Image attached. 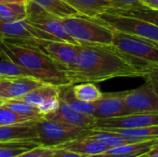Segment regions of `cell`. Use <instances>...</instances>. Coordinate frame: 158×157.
Segmentation results:
<instances>
[{
  "label": "cell",
  "instance_id": "cell-1",
  "mask_svg": "<svg viewBox=\"0 0 158 157\" xmlns=\"http://www.w3.org/2000/svg\"><path fill=\"white\" fill-rule=\"evenodd\" d=\"M153 64L112 45L81 44L75 63L65 70L70 84L103 82L115 78H145Z\"/></svg>",
  "mask_w": 158,
  "mask_h": 157
},
{
  "label": "cell",
  "instance_id": "cell-2",
  "mask_svg": "<svg viewBox=\"0 0 158 157\" xmlns=\"http://www.w3.org/2000/svg\"><path fill=\"white\" fill-rule=\"evenodd\" d=\"M0 54L1 59L10 60L26 68L44 83L56 86L70 84L65 70L37 49L0 40Z\"/></svg>",
  "mask_w": 158,
  "mask_h": 157
},
{
  "label": "cell",
  "instance_id": "cell-3",
  "mask_svg": "<svg viewBox=\"0 0 158 157\" xmlns=\"http://www.w3.org/2000/svg\"><path fill=\"white\" fill-rule=\"evenodd\" d=\"M69 34L80 44L112 45L114 30L95 19L74 16L61 19Z\"/></svg>",
  "mask_w": 158,
  "mask_h": 157
},
{
  "label": "cell",
  "instance_id": "cell-4",
  "mask_svg": "<svg viewBox=\"0 0 158 157\" xmlns=\"http://www.w3.org/2000/svg\"><path fill=\"white\" fill-rule=\"evenodd\" d=\"M4 41L37 49L48 56L64 70H66L75 63L81 45L66 42L44 40L37 38H17L7 39Z\"/></svg>",
  "mask_w": 158,
  "mask_h": 157
},
{
  "label": "cell",
  "instance_id": "cell-5",
  "mask_svg": "<svg viewBox=\"0 0 158 157\" xmlns=\"http://www.w3.org/2000/svg\"><path fill=\"white\" fill-rule=\"evenodd\" d=\"M95 19L115 31L143 39L158 42V26L146 20L116 14L111 11L99 15L95 18Z\"/></svg>",
  "mask_w": 158,
  "mask_h": 157
},
{
  "label": "cell",
  "instance_id": "cell-6",
  "mask_svg": "<svg viewBox=\"0 0 158 157\" xmlns=\"http://www.w3.org/2000/svg\"><path fill=\"white\" fill-rule=\"evenodd\" d=\"M38 134V143L47 147H56L71 140L85 136L88 130L66 123L39 118L34 122Z\"/></svg>",
  "mask_w": 158,
  "mask_h": 157
},
{
  "label": "cell",
  "instance_id": "cell-7",
  "mask_svg": "<svg viewBox=\"0 0 158 157\" xmlns=\"http://www.w3.org/2000/svg\"><path fill=\"white\" fill-rule=\"evenodd\" d=\"M27 21L44 32V40L80 44L69 34L61 19L51 16L30 1L27 4Z\"/></svg>",
  "mask_w": 158,
  "mask_h": 157
},
{
  "label": "cell",
  "instance_id": "cell-8",
  "mask_svg": "<svg viewBox=\"0 0 158 157\" xmlns=\"http://www.w3.org/2000/svg\"><path fill=\"white\" fill-rule=\"evenodd\" d=\"M113 45L136 59L158 65V48L150 42V40L114 30Z\"/></svg>",
  "mask_w": 158,
  "mask_h": 157
},
{
  "label": "cell",
  "instance_id": "cell-9",
  "mask_svg": "<svg viewBox=\"0 0 158 157\" xmlns=\"http://www.w3.org/2000/svg\"><path fill=\"white\" fill-rule=\"evenodd\" d=\"M123 99L132 114L158 113V97L147 80L142 86L123 92Z\"/></svg>",
  "mask_w": 158,
  "mask_h": 157
},
{
  "label": "cell",
  "instance_id": "cell-10",
  "mask_svg": "<svg viewBox=\"0 0 158 157\" xmlns=\"http://www.w3.org/2000/svg\"><path fill=\"white\" fill-rule=\"evenodd\" d=\"M158 126V113H137L123 117L97 119L91 130L137 129Z\"/></svg>",
  "mask_w": 158,
  "mask_h": 157
},
{
  "label": "cell",
  "instance_id": "cell-11",
  "mask_svg": "<svg viewBox=\"0 0 158 157\" xmlns=\"http://www.w3.org/2000/svg\"><path fill=\"white\" fill-rule=\"evenodd\" d=\"M132 114L126 106L123 99V92L103 93L102 97L95 102L94 117L96 119L112 118Z\"/></svg>",
  "mask_w": 158,
  "mask_h": 157
},
{
  "label": "cell",
  "instance_id": "cell-12",
  "mask_svg": "<svg viewBox=\"0 0 158 157\" xmlns=\"http://www.w3.org/2000/svg\"><path fill=\"white\" fill-rule=\"evenodd\" d=\"M44 118L66 123L85 130H91L94 127L95 121L97 120L92 115L82 114L74 110L61 99L59 107L55 112L44 116Z\"/></svg>",
  "mask_w": 158,
  "mask_h": 157
},
{
  "label": "cell",
  "instance_id": "cell-13",
  "mask_svg": "<svg viewBox=\"0 0 158 157\" xmlns=\"http://www.w3.org/2000/svg\"><path fill=\"white\" fill-rule=\"evenodd\" d=\"M55 148L66 149V150L77 153L79 155H81L85 157L99 155V154L106 152L109 149V147L106 144L97 140L89 138L87 136H82L77 139L71 140Z\"/></svg>",
  "mask_w": 158,
  "mask_h": 157
},
{
  "label": "cell",
  "instance_id": "cell-14",
  "mask_svg": "<svg viewBox=\"0 0 158 157\" xmlns=\"http://www.w3.org/2000/svg\"><path fill=\"white\" fill-rule=\"evenodd\" d=\"M34 122L35 120L20 124L0 126V142L28 140L38 142V134Z\"/></svg>",
  "mask_w": 158,
  "mask_h": 157
},
{
  "label": "cell",
  "instance_id": "cell-15",
  "mask_svg": "<svg viewBox=\"0 0 158 157\" xmlns=\"http://www.w3.org/2000/svg\"><path fill=\"white\" fill-rule=\"evenodd\" d=\"M44 82L32 78V77H18L10 80L9 84L6 87L1 94V98L5 100L8 99H19L31 93V91L42 86Z\"/></svg>",
  "mask_w": 158,
  "mask_h": 157
},
{
  "label": "cell",
  "instance_id": "cell-16",
  "mask_svg": "<svg viewBox=\"0 0 158 157\" xmlns=\"http://www.w3.org/2000/svg\"><path fill=\"white\" fill-rule=\"evenodd\" d=\"M81 16L95 19L99 15L112 9L109 0H63Z\"/></svg>",
  "mask_w": 158,
  "mask_h": 157
},
{
  "label": "cell",
  "instance_id": "cell-17",
  "mask_svg": "<svg viewBox=\"0 0 158 157\" xmlns=\"http://www.w3.org/2000/svg\"><path fill=\"white\" fill-rule=\"evenodd\" d=\"M44 12L51 16L65 19L74 16H81L73 7L68 5L63 0H29Z\"/></svg>",
  "mask_w": 158,
  "mask_h": 157
},
{
  "label": "cell",
  "instance_id": "cell-18",
  "mask_svg": "<svg viewBox=\"0 0 158 157\" xmlns=\"http://www.w3.org/2000/svg\"><path fill=\"white\" fill-rule=\"evenodd\" d=\"M17 38H32L31 24L27 19L14 22H4L0 20V40Z\"/></svg>",
  "mask_w": 158,
  "mask_h": 157
},
{
  "label": "cell",
  "instance_id": "cell-19",
  "mask_svg": "<svg viewBox=\"0 0 158 157\" xmlns=\"http://www.w3.org/2000/svg\"><path fill=\"white\" fill-rule=\"evenodd\" d=\"M59 98L65 103H67L71 108H73L74 110L80 113L92 115V116L94 113L95 103H89L78 99L73 93V89L71 84L59 87Z\"/></svg>",
  "mask_w": 158,
  "mask_h": 157
},
{
  "label": "cell",
  "instance_id": "cell-20",
  "mask_svg": "<svg viewBox=\"0 0 158 157\" xmlns=\"http://www.w3.org/2000/svg\"><path fill=\"white\" fill-rule=\"evenodd\" d=\"M59 87L60 86L44 83L42 86L38 87L37 89L31 91L23 97L19 98V100L32 106L38 107L42 103H44L48 98L59 96Z\"/></svg>",
  "mask_w": 158,
  "mask_h": 157
},
{
  "label": "cell",
  "instance_id": "cell-21",
  "mask_svg": "<svg viewBox=\"0 0 158 157\" xmlns=\"http://www.w3.org/2000/svg\"><path fill=\"white\" fill-rule=\"evenodd\" d=\"M38 145L41 144L32 140L0 142V157H18Z\"/></svg>",
  "mask_w": 158,
  "mask_h": 157
},
{
  "label": "cell",
  "instance_id": "cell-22",
  "mask_svg": "<svg viewBox=\"0 0 158 157\" xmlns=\"http://www.w3.org/2000/svg\"><path fill=\"white\" fill-rule=\"evenodd\" d=\"M28 16L27 4L23 3H0V20L14 22L25 19Z\"/></svg>",
  "mask_w": 158,
  "mask_h": 157
},
{
  "label": "cell",
  "instance_id": "cell-23",
  "mask_svg": "<svg viewBox=\"0 0 158 157\" xmlns=\"http://www.w3.org/2000/svg\"><path fill=\"white\" fill-rule=\"evenodd\" d=\"M158 139L142 140L131 143L109 148L106 153L110 154H120V155H134V154H145L149 153L153 145L157 142Z\"/></svg>",
  "mask_w": 158,
  "mask_h": 157
},
{
  "label": "cell",
  "instance_id": "cell-24",
  "mask_svg": "<svg viewBox=\"0 0 158 157\" xmlns=\"http://www.w3.org/2000/svg\"><path fill=\"white\" fill-rule=\"evenodd\" d=\"M74 95L85 102L95 103L97 102L103 95V93L99 90V88L93 82H81L72 85Z\"/></svg>",
  "mask_w": 158,
  "mask_h": 157
},
{
  "label": "cell",
  "instance_id": "cell-25",
  "mask_svg": "<svg viewBox=\"0 0 158 157\" xmlns=\"http://www.w3.org/2000/svg\"><path fill=\"white\" fill-rule=\"evenodd\" d=\"M109 11L119 15L138 18L158 26V9H154L142 6L130 9H110Z\"/></svg>",
  "mask_w": 158,
  "mask_h": 157
},
{
  "label": "cell",
  "instance_id": "cell-26",
  "mask_svg": "<svg viewBox=\"0 0 158 157\" xmlns=\"http://www.w3.org/2000/svg\"><path fill=\"white\" fill-rule=\"evenodd\" d=\"M4 105L8 107L13 112H15L20 116H23V117L31 118L33 119H39V118H44L36 106H32L19 99L6 100Z\"/></svg>",
  "mask_w": 158,
  "mask_h": 157
},
{
  "label": "cell",
  "instance_id": "cell-27",
  "mask_svg": "<svg viewBox=\"0 0 158 157\" xmlns=\"http://www.w3.org/2000/svg\"><path fill=\"white\" fill-rule=\"evenodd\" d=\"M26 76L34 78L29 70L19 66L18 64L4 58L0 60V77L6 79H14Z\"/></svg>",
  "mask_w": 158,
  "mask_h": 157
},
{
  "label": "cell",
  "instance_id": "cell-28",
  "mask_svg": "<svg viewBox=\"0 0 158 157\" xmlns=\"http://www.w3.org/2000/svg\"><path fill=\"white\" fill-rule=\"evenodd\" d=\"M36 119L20 116L8 107L5 106L4 105L0 106V126H7V125H14V124H20L30 121H34Z\"/></svg>",
  "mask_w": 158,
  "mask_h": 157
},
{
  "label": "cell",
  "instance_id": "cell-29",
  "mask_svg": "<svg viewBox=\"0 0 158 157\" xmlns=\"http://www.w3.org/2000/svg\"><path fill=\"white\" fill-rule=\"evenodd\" d=\"M55 147L38 145L18 157H53Z\"/></svg>",
  "mask_w": 158,
  "mask_h": 157
},
{
  "label": "cell",
  "instance_id": "cell-30",
  "mask_svg": "<svg viewBox=\"0 0 158 157\" xmlns=\"http://www.w3.org/2000/svg\"><path fill=\"white\" fill-rule=\"evenodd\" d=\"M59 105H60V98L59 96H56V97L48 98L44 103H42L37 108L39 109L41 115L44 117L48 114L55 112L59 107Z\"/></svg>",
  "mask_w": 158,
  "mask_h": 157
},
{
  "label": "cell",
  "instance_id": "cell-31",
  "mask_svg": "<svg viewBox=\"0 0 158 157\" xmlns=\"http://www.w3.org/2000/svg\"><path fill=\"white\" fill-rule=\"evenodd\" d=\"M112 4V9H130L142 6L140 0H109Z\"/></svg>",
  "mask_w": 158,
  "mask_h": 157
},
{
  "label": "cell",
  "instance_id": "cell-32",
  "mask_svg": "<svg viewBox=\"0 0 158 157\" xmlns=\"http://www.w3.org/2000/svg\"><path fill=\"white\" fill-rule=\"evenodd\" d=\"M53 157H85L81 155H79L77 153L62 149V148H55V152Z\"/></svg>",
  "mask_w": 158,
  "mask_h": 157
},
{
  "label": "cell",
  "instance_id": "cell-33",
  "mask_svg": "<svg viewBox=\"0 0 158 157\" xmlns=\"http://www.w3.org/2000/svg\"><path fill=\"white\" fill-rule=\"evenodd\" d=\"M146 154V153H145ZM143 154H134V155H120V154H110V153H102L99 155H91V156L87 157H139Z\"/></svg>",
  "mask_w": 158,
  "mask_h": 157
},
{
  "label": "cell",
  "instance_id": "cell-34",
  "mask_svg": "<svg viewBox=\"0 0 158 157\" xmlns=\"http://www.w3.org/2000/svg\"><path fill=\"white\" fill-rule=\"evenodd\" d=\"M144 79H145V80H147V81L150 82V84H151L152 88L154 89L155 93H156V95H157V97H158V79L157 78H156V77H154V76H151V75H147Z\"/></svg>",
  "mask_w": 158,
  "mask_h": 157
},
{
  "label": "cell",
  "instance_id": "cell-35",
  "mask_svg": "<svg viewBox=\"0 0 158 157\" xmlns=\"http://www.w3.org/2000/svg\"><path fill=\"white\" fill-rule=\"evenodd\" d=\"M140 1L142 5L146 7L158 9V0H140Z\"/></svg>",
  "mask_w": 158,
  "mask_h": 157
},
{
  "label": "cell",
  "instance_id": "cell-36",
  "mask_svg": "<svg viewBox=\"0 0 158 157\" xmlns=\"http://www.w3.org/2000/svg\"><path fill=\"white\" fill-rule=\"evenodd\" d=\"M11 79H6V78H0V98H1V94L4 92V90L6 89V87L9 84Z\"/></svg>",
  "mask_w": 158,
  "mask_h": 157
},
{
  "label": "cell",
  "instance_id": "cell-37",
  "mask_svg": "<svg viewBox=\"0 0 158 157\" xmlns=\"http://www.w3.org/2000/svg\"><path fill=\"white\" fill-rule=\"evenodd\" d=\"M147 75H151V76H154L156 78L158 79V65H155L153 64L150 68V70H149V73Z\"/></svg>",
  "mask_w": 158,
  "mask_h": 157
},
{
  "label": "cell",
  "instance_id": "cell-38",
  "mask_svg": "<svg viewBox=\"0 0 158 157\" xmlns=\"http://www.w3.org/2000/svg\"><path fill=\"white\" fill-rule=\"evenodd\" d=\"M29 0H0V3H23L28 4Z\"/></svg>",
  "mask_w": 158,
  "mask_h": 157
},
{
  "label": "cell",
  "instance_id": "cell-39",
  "mask_svg": "<svg viewBox=\"0 0 158 157\" xmlns=\"http://www.w3.org/2000/svg\"><path fill=\"white\" fill-rule=\"evenodd\" d=\"M156 153H158V140L157 142L153 145V147L151 148L150 152H149V155L151 154H156Z\"/></svg>",
  "mask_w": 158,
  "mask_h": 157
},
{
  "label": "cell",
  "instance_id": "cell-40",
  "mask_svg": "<svg viewBox=\"0 0 158 157\" xmlns=\"http://www.w3.org/2000/svg\"><path fill=\"white\" fill-rule=\"evenodd\" d=\"M5 102H6V100H5V99H2V98H0V106H2V105L5 104Z\"/></svg>",
  "mask_w": 158,
  "mask_h": 157
},
{
  "label": "cell",
  "instance_id": "cell-41",
  "mask_svg": "<svg viewBox=\"0 0 158 157\" xmlns=\"http://www.w3.org/2000/svg\"><path fill=\"white\" fill-rule=\"evenodd\" d=\"M149 157H158V153H156V154H151V155H149Z\"/></svg>",
  "mask_w": 158,
  "mask_h": 157
},
{
  "label": "cell",
  "instance_id": "cell-42",
  "mask_svg": "<svg viewBox=\"0 0 158 157\" xmlns=\"http://www.w3.org/2000/svg\"><path fill=\"white\" fill-rule=\"evenodd\" d=\"M150 42H151L155 46H156V47L158 48V42H154V41H151V40H150Z\"/></svg>",
  "mask_w": 158,
  "mask_h": 157
},
{
  "label": "cell",
  "instance_id": "cell-43",
  "mask_svg": "<svg viewBox=\"0 0 158 157\" xmlns=\"http://www.w3.org/2000/svg\"><path fill=\"white\" fill-rule=\"evenodd\" d=\"M139 157H149V153H146V154H143L142 155H140Z\"/></svg>",
  "mask_w": 158,
  "mask_h": 157
},
{
  "label": "cell",
  "instance_id": "cell-44",
  "mask_svg": "<svg viewBox=\"0 0 158 157\" xmlns=\"http://www.w3.org/2000/svg\"><path fill=\"white\" fill-rule=\"evenodd\" d=\"M0 58H1V54H0Z\"/></svg>",
  "mask_w": 158,
  "mask_h": 157
},
{
  "label": "cell",
  "instance_id": "cell-45",
  "mask_svg": "<svg viewBox=\"0 0 158 157\" xmlns=\"http://www.w3.org/2000/svg\"><path fill=\"white\" fill-rule=\"evenodd\" d=\"M0 78H2V77H0Z\"/></svg>",
  "mask_w": 158,
  "mask_h": 157
}]
</instances>
